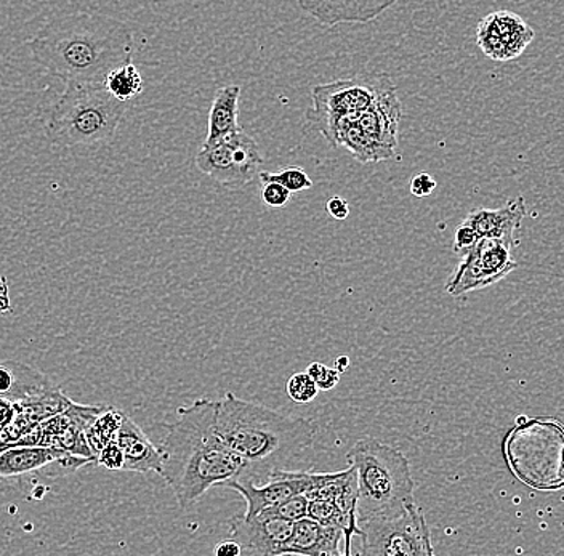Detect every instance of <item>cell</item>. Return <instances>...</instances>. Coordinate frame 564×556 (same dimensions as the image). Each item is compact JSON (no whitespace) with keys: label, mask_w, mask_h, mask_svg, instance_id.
<instances>
[{"label":"cell","mask_w":564,"mask_h":556,"mask_svg":"<svg viewBox=\"0 0 564 556\" xmlns=\"http://www.w3.org/2000/svg\"><path fill=\"white\" fill-rule=\"evenodd\" d=\"M365 556L435 555L429 524L415 501L405 502L359 523Z\"/></svg>","instance_id":"obj_7"},{"label":"cell","mask_w":564,"mask_h":556,"mask_svg":"<svg viewBox=\"0 0 564 556\" xmlns=\"http://www.w3.org/2000/svg\"><path fill=\"white\" fill-rule=\"evenodd\" d=\"M478 239V233H476L470 225L462 224L456 230V236H454V251L464 255L465 252L474 248Z\"/></svg>","instance_id":"obj_29"},{"label":"cell","mask_w":564,"mask_h":556,"mask_svg":"<svg viewBox=\"0 0 564 556\" xmlns=\"http://www.w3.org/2000/svg\"><path fill=\"white\" fill-rule=\"evenodd\" d=\"M18 414L17 401L9 397H0V428L9 427L15 422Z\"/></svg>","instance_id":"obj_30"},{"label":"cell","mask_w":564,"mask_h":556,"mask_svg":"<svg viewBox=\"0 0 564 556\" xmlns=\"http://www.w3.org/2000/svg\"><path fill=\"white\" fill-rule=\"evenodd\" d=\"M291 195L292 193L280 185V183H263L262 200L268 207H273V209L284 207L285 204H289V200H291Z\"/></svg>","instance_id":"obj_26"},{"label":"cell","mask_w":564,"mask_h":556,"mask_svg":"<svg viewBox=\"0 0 564 556\" xmlns=\"http://www.w3.org/2000/svg\"><path fill=\"white\" fill-rule=\"evenodd\" d=\"M344 530L319 521L302 519L295 521L294 531L285 545L284 555L337 556L344 555Z\"/></svg>","instance_id":"obj_17"},{"label":"cell","mask_w":564,"mask_h":556,"mask_svg":"<svg viewBox=\"0 0 564 556\" xmlns=\"http://www.w3.org/2000/svg\"><path fill=\"white\" fill-rule=\"evenodd\" d=\"M398 0H297L300 10L327 28L380 19Z\"/></svg>","instance_id":"obj_14"},{"label":"cell","mask_w":564,"mask_h":556,"mask_svg":"<svg viewBox=\"0 0 564 556\" xmlns=\"http://www.w3.org/2000/svg\"><path fill=\"white\" fill-rule=\"evenodd\" d=\"M308 498L306 494H295L292 498L285 499L276 505L268 506L262 512L270 513V515L281 516V519L289 521H299L308 516Z\"/></svg>","instance_id":"obj_24"},{"label":"cell","mask_w":564,"mask_h":556,"mask_svg":"<svg viewBox=\"0 0 564 556\" xmlns=\"http://www.w3.org/2000/svg\"><path fill=\"white\" fill-rule=\"evenodd\" d=\"M116 443L123 453V471H133V473L156 471V473H161V448L154 446L153 441L141 430L140 425L127 414H122Z\"/></svg>","instance_id":"obj_18"},{"label":"cell","mask_w":564,"mask_h":556,"mask_svg":"<svg viewBox=\"0 0 564 556\" xmlns=\"http://www.w3.org/2000/svg\"><path fill=\"white\" fill-rule=\"evenodd\" d=\"M292 531H294V521L260 512L252 519L242 516L232 521L229 537L241 545L242 555L278 556L284 555Z\"/></svg>","instance_id":"obj_13"},{"label":"cell","mask_w":564,"mask_h":556,"mask_svg":"<svg viewBox=\"0 0 564 556\" xmlns=\"http://www.w3.org/2000/svg\"><path fill=\"white\" fill-rule=\"evenodd\" d=\"M239 98H241V87L236 84L217 90L212 101L209 129H207L204 146L218 142L241 129L238 122Z\"/></svg>","instance_id":"obj_19"},{"label":"cell","mask_w":564,"mask_h":556,"mask_svg":"<svg viewBox=\"0 0 564 556\" xmlns=\"http://www.w3.org/2000/svg\"><path fill=\"white\" fill-rule=\"evenodd\" d=\"M285 392L294 403L308 404L316 400L319 389H317L315 380L312 379L308 372H299V374L289 378L288 383H285Z\"/></svg>","instance_id":"obj_23"},{"label":"cell","mask_w":564,"mask_h":556,"mask_svg":"<svg viewBox=\"0 0 564 556\" xmlns=\"http://www.w3.org/2000/svg\"><path fill=\"white\" fill-rule=\"evenodd\" d=\"M436 185H438V183H436V179L433 178L432 175L426 174V172H419L417 175L411 178L409 189H411V195L414 196V198L423 199L435 192Z\"/></svg>","instance_id":"obj_28"},{"label":"cell","mask_w":564,"mask_h":556,"mask_svg":"<svg viewBox=\"0 0 564 556\" xmlns=\"http://www.w3.org/2000/svg\"><path fill=\"white\" fill-rule=\"evenodd\" d=\"M324 473H313V471H288L284 468L271 470L268 475V481L263 486L253 484L252 477L235 478L225 486L235 489L236 492L245 498L246 519H252L257 513L276 505L288 498L295 494H305L312 491L323 480Z\"/></svg>","instance_id":"obj_11"},{"label":"cell","mask_w":564,"mask_h":556,"mask_svg":"<svg viewBox=\"0 0 564 556\" xmlns=\"http://www.w3.org/2000/svg\"><path fill=\"white\" fill-rule=\"evenodd\" d=\"M28 48L44 72L65 84H104L109 72L132 62L135 42L122 21L70 12L48 21Z\"/></svg>","instance_id":"obj_2"},{"label":"cell","mask_w":564,"mask_h":556,"mask_svg":"<svg viewBox=\"0 0 564 556\" xmlns=\"http://www.w3.org/2000/svg\"><path fill=\"white\" fill-rule=\"evenodd\" d=\"M514 269L517 262L511 259L509 244L499 239L479 238L474 248L464 253V259L451 274L446 292L453 297H462L468 292L499 283Z\"/></svg>","instance_id":"obj_10"},{"label":"cell","mask_w":564,"mask_h":556,"mask_svg":"<svg viewBox=\"0 0 564 556\" xmlns=\"http://www.w3.org/2000/svg\"><path fill=\"white\" fill-rule=\"evenodd\" d=\"M524 217H527V200L523 196H518L499 209L471 210L464 224L470 225L479 238L499 239L513 248Z\"/></svg>","instance_id":"obj_16"},{"label":"cell","mask_w":564,"mask_h":556,"mask_svg":"<svg viewBox=\"0 0 564 556\" xmlns=\"http://www.w3.org/2000/svg\"><path fill=\"white\" fill-rule=\"evenodd\" d=\"M531 26L514 13L494 12L479 21L476 42L482 54L496 62L518 58L534 39Z\"/></svg>","instance_id":"obj_12"},{"label":"cell","mask_w":564,"mask_h":556,"mask_svg":"<svg viewBox=\"0 0 564 556\" xmlns=\"http://www.w3.org/2000/svg\"><path fill=\"white\" fill-rule=\"evenodd\" d=\"M262 164L259 144L242 129L207 146L203 144L196 154L197 168L228 188L252 182Z\"/></svg>","instance_id":"obj_9"},{"label":"cell","mask_w":564,"mask_h":556,"mask_svg":"<svg viewBox=\"0 0 564 556\" xmlns=\"http://www.w3.org/2000/svg\"><path fill=\"white\" fill-rule=\"evenodd\" d=\"M104 86L116 100L129 103L143 91V79L139 68L129 62L109 72Z\"/></svg>","instance_id":"obj_20"},{"label":"cell","mask_w":564,"mask_h":556,"mask_svg":"<svg viewBox=\"0 0 564 556\" xmlns=\"http://www.w3.org/2000/svg\"><path fill=\"white\" fill-rule=\"evenodd\" d=\"M98 466L106 468V470H123V453L119 448L118 443H109L100 453L97 454Z\"/></svg>","instance_id":"obj_27"},{"label":"cell","mask_w":564,"mask_h":556,"mask_svg":"<svg viewBox=\"0 0 564 556\" xmlns=\"http://www.w3.org/2000/svg\"><path fill=\"white\" fill-rule=\"evenodd\" d=\"M214 554L217 556H239L242 555L241 545L235 538H227V541L218 542L215 545Z\"/></svg>","instance_id":"obj_32"},{"label":"cell","mask_w":564,"mask_h":556,"mask_svg":"<svg viewBox=\"0 0 564 556\" xmlns=\"http://www.w3.org/2000/svg\"><path fill=\"white\" fill-rule=\"evenodd\" d=\"M351 361L348 357H338L334 361V369H337V372H340V374H344L345 371H347L348 368H350Z\"/></svg>","instance_id":"obj_33"},{"label":"cell","mask_w":564,"mask_h":556,"mask_svg":"<svg viewBox=\"0 0 564 556\" xmlns=\"http://www.w3.org/2000/svg\"><path fill=\"white\" fill-rule=\"evenodd\" d=\"M217 430L249 468H284L315 443L316 427L263 404L225 393L218 401Z\"/></svg>","instance_id":"obj_3"},{"label":"cell","mask_w":564,"mask_h":556,"mask_svg":"<svg viewBox=\"0 0 564 556\" xmlns=\"http://www.w3.org/2000/svg\"><path fill=\"white\" fill-rule=\"evenodd\" d=\"M218 401H194L176 410V418L165 425L167 435L159 446L161 477L171 486L180 509H188L210 488L242 477L249 466L217 430Z\"/></svg>","instance_id":"obj_1"},{"label":"cell","mask_w":564,"mask_h":556,"mask_svg":"<svg viewBox=\"0 0 564 556\" xmlns=\"http://www.w3.org/2000/svg\"><path fill=\"white\" fill-rule=\"evenodd\" d=\"M327 212L335 220H347L348 216H350V204L341 198V196H334L327 203Z\"/></svg>","instance_id":"obj_31"},{"label":"cell","mask_w":564,"mask_h":556,"mask_svg":"<svg viewBox=\"0 0 564 556\" xmlns=\"http://www.w3.org/2000/svg\"><path fill=\"white\" fill-rule=\"evenodd\" d=\"M263 183L276 182L291 193L305 192L313 186V179L308 177L305 168L291 165L278 172H259Z\"/></svg>","instance_id":"obj_22"},{"label":"cell","mask_w":564,"mask_h":556,"mask_svg":"<svg viewBox=\"0 0 564 556\" xmlns=\"http://www.w3.org/2000/svg\"><path fill=\"white\" fill-rule=\"evenodd\" d=\"M391 90H397V86L387 73L359 74L350 79L321 84L313 87L306 121L324 135L337 119L365 111Z\"/></svg>","instance_id":"obj_8"},{"label":"cell","mask_w":564,"mask_h":556,"mask_svg":"<svg viewBox=\"0 0 564 556\" xmlns=\"http://www.w3.org/2000/svg\"><path fill=\"white\" fill-rule=\"evenodd\" d=\"M122 414L121 411L108 406L86 428L87 445L95 457L109 443L116 441V435H118L119 427H121Z\"/></svg>","instance_id":"obj_21"},{"label":"cell","mask_w":564,"mask_h":556,"mask_svg":"<svg viewBox=\"0 0 564 556\" xmlns=\"http://www.w3.org/2000/svg\"><path fill=\"white\" fill-rule=\"evenodd\" d=\"M507 460L518 480L538 491L564 488V427L552 418H534L511 430Z\"/></svg>","instance_id":"obj_6"},{"label":"cell","mask_w":564,"mask_h":556,"mask_svg":"<svg viewBox=\"0 0 564 556\" xmlns=\"http://www.w3.org/2000/svg\"><path fill=\"white\" fill-rule=\"evenodd\" d=\"M306 372L315 380L319 392H330L340 382V372H337V369L327 368L323 362H312Z\"/></svg>","instance_id":"obj_25"},{"label":"cell","mask_w":564,"mask_h":556,"mask_svg":"<svg viewBox=\"0 0 564 556\" xmlns=\"http://www.w3.org/2000/svg\"><path fill=\"white\" fill-rule=\"evenodd\" d=\"M358 483L359 523L405 502L415 501L411 464L401 450L379 439H359L347 454Z\"/></svg>","instance_id":"obj_5"},{"label":"cell","mask_w":564,"mask_h":556,"mask_svg":"<svg viewBox=\"0 0 564 556\" xmlns=\"http://www.w3.org/2000/svg\"><path fill=\"white\" fill-rule=\"evenodd\" d=\"M127 109L104 84H66L48 118V140L62 148L106 146L116 139Z\"/></svg>","instance_id":"obj_4"},{"label":"cell","mask_w":564,"mask_h":556,"mask_svg":"<svg viewBox=\"0 0 564 556\" xmlns=\"http://www.w3.org/2000/svg\"><path fill=\"white\" fill-rule=\"evenodd\" d=\"M90 462L87 457L76 456L68 450L44 446H17L0 453V480L21 478L52 466L77 470Z\"/></svg>","instance_id":"obj_15"}]
</instances>
